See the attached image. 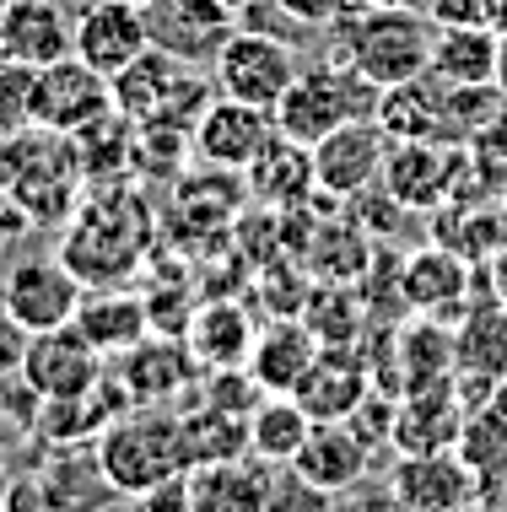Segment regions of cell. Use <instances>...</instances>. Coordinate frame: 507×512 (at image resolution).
Listing matches in <instances>:
<instances>
[{
  "instance_id": "obj_23",
  "label": "cell",
  "mask_w": 507,
  "mask_h": 512,
  "mask_svg": "<svg viewBox=\"0 0 507 512\" xmlns=\"http://www.w3.org/2000/svg\"><path fill=\"white\" fill-rule=\"evenodd\" d=\"M184 480H189V502H195V512H265L270 486H276V464L243 453V459L195 464Z\"/></svg>"
},
{
  "instance_id": "obj_41",
  "label": "cell",
  "mask_w": 507,
  "mask_h": 512,
  "mask_svg": "<svg viewBox=\"0 0 507 512\" xmlns=\"http://www.w3.org/2000/svg\"><path fill=\"white\" fill-rule=\"evenodd\" d=\"M27 232H33V216H27L22 205L11 200L6 189H0V248H6V243H17V238H27Z\"/></svg>"
},
{
  "instance_id": "obj_42",
  "label": "cell",
  "mask_w": 507,
  "mask_h": 512,
  "mask_svg": "<svg viewBox=\"0 0 507 512\" xmlns=\"http://www.w3.org/2000/svg\"><path fill=\"white\" fill-rule=\"evenodd\" d=\"M486 27L497 38H507V0H486Z\"/></svg>"
},
{
  "instance_id": "obj_40",
  "label": "cell",
  "mask_w": 507,
  "mask_h": 512,
  "mask_svg": "<svg viewBox=\"0 0 507 512\" xmlns=\"http://www.w3.org/2000/svg\"><path fill=\"white\" fill-rule=\"evenodd\" d=\"M432 27H475L486 22V0H427Z\"/></svg>"
},
{
  "instance_id": "obj_24",
  "label": "cell",
  "mask_w": 507,
  "mask_h": 512,
  "mask_svg": "<svg viewBox=\"0 0 507 512\" xmlns=\"http://www.w3.org/2000/svg\"><path fill=\"white\" fill-rule=\"evenodd\" d=\"M367 464H373V448L351 432V421H313V432L303 437V448H297V459L286 469H297L313 486L346 496L351 486H362Z\"/></svg>"
},
{
  "instance_id": "obj_16",
  "label": "cell",
  "mask_w": 507,
  "mask_h": 512,
  "mask_svg": "<svg viewBox=\"0 0 507 512\" xmlns=\"http://www.w3.org/2000/svg\"><path fill=\"white\" fill-rule=\"evenodd\" d=\"M464 415H470V405H464L454 378L400 394L394 399V459L400 453H448L464 432Z\"/></svg>"
},
{
  "instance_id": "obj_4",
  "label": "cell",
  "mask_w": 507,
  "mask_h": 512,
  "mask_svg": "<svg viewBox=\"0 0 507 512\" xmlns=\"http://www.w3.org/2000/svg\"><path fill=\"white\" fill-rule=\"evenodd\" d=\"M98 459L108 469L119 496L152 491L162 480L189 475V448H184V415L173 405H135L98 437Z\"/></svg>"
},
{
  "instance_id": "obj_12",
  "label": "cell",
  "mask_w": 507,
  "mask_h": 512,
  "mask_svg": "<svg viewBox=\"0 0 507 512\" xmlns=\"http://www.w3.org/2000/svg\"><path fill=\"white\" fill-rule=\"evenodd\" d=\"M389 135H383L378 119H351L340 124L335 135H324L313 146V184L319 195H335V200H356L378 184L383 173V157H389Z\"/></svg>"
},
{
  "instance_id": "obj_50",
  "label": "cell",
  "mask_w": 507,
  "mask_h": 512,
  "mask_svg": "<svg viewBox=\"0 0 507 512\" xmlns=\"http://www.w3.org/2000/svg\"><path fill=\"white\" fill-rule=\"evenodd\" d=\"M130 6H152V0H130Z\"/></svg>"
},
{
  "instance_id": "obj_35",
  "label": "cell",
  "mask_w": 507,
  "mask_h": 512,
  "mask_svg": "<svg viewBox=\"0 0 507 512\" xmlns=\"http://www.w3.org/2000/svg\"><path fill=\"white\" fill-rule=\"evenodd\" d=\"M265 512H340V507H335V491L313 486V480H303V475L292 469V475H276Z\"/></svg>"
},
{
  "instance_id": "obj_36",
  "label": "cell",
  "mask_w": 507,
  "mask_h": 512,
  "mask_svg": "<svg viewBox=\"0 0 507 512\" xmlns=\"http://www.w3.org/2000/svg\"><path fill=\"white\" fill-rule=\"evenodd\" d=\"M356 6H362V0H276V11L297 27H335Z\"/></svg>"
},
{
  "instance_id": "obj_18",
  "label": "cell",
  "mask_w": 507,
  "mask_h": 512,
  "mask_svg": "<svg viewBox=\"0 0 507 512\" xmlns=\"http://www.w3.org/2000/svg\"><path fill=\"white\" fill-rule=\"evenodd\" d=\"M114 372L125 378L135 405H178L200 378V362L189 356L184 335H146L125 356H114Z\"/></svg>"
},
{
  "instance_id": "obj_13",
  "label": "cell",
  "mask_w": 507,
  "mask_h": 512,
  "mask_svg": "<svg viewBox=\"0 0 507 512\" xmlns=\"http://www.w3.org/2000/svg\"><path fill=\"white\" fill-rule=\"evenodd\" d=\"M276 135V114L238 98H211L195 119V157L205 168L222 173H249V162L270 146Z\"/></svg>"
},
{
  "instance_id": "obj_31",
  "label": "cell",
  "mask_w": 507,
  "mask_h": 512,
  "mask_svg": "<svg viewBox=\"0 0 507 512\" xmlns=\"http://www.w3.org/2000/svg\"><path fill=\"white\" fill-rule=\"evenodd\" d=\"M308 432H313V421L292 394H265L249 410V453L265 464H276V469L297 459V448H303Z\"/></svg>"
},
{
  "instance_id": "obj_8",
  "label": "cell",
  "mask_w": 507,
  "mask_h": 512,
  "mask_svg": "<svg viewBox=\"0 0 507 512\" xmlns=\"http://www.w3.org/2000/svg\"><path fill=\"white\" fill-rule=\"evenodd\" d=\"M81 275L65 265L60 254L54 259H17L6 275H0V302L6 313L17 318L27 335H44V329H65L81 308Z\"/></svg>"
},
{
  "instance_id": "obj_21",
  "label": "cell",
  "mask_w": 507,
  "mask_h": 512,
  "mask_svg": "<svg viewBox=\"0 0 507 512\" xmlns=\"http://www.w3.org/2000/svg\"><path fill=\"white\" fill-rule=\"evenodd\" d=\"M76 38V22L54 0H0V54L17 65H44L65 60Z\"/></svg>"
},
{
  "instance_id": "obj_9",
  "label": "cell",
  "mask_w": 507,
  "mask_h": 512,
  "mask_svg": "<svg viewBox=\"0 0 507 512\" xmlns=\"http://www.w3.org/2000/svg\"><path fill=\"white\" fill-rule=\"evenodd\" d=\"M103 114H114V81L103 71H92L87 60L65 54L38 71L33 81V124H44L54 135H81L87 124H98Z\"/></svg>"
},
{
  "instance_id": "obj_47",
  "label": "cell",
  "mask_w": 507,
  "mask_h": 512,
  "mask_svg": "<svg viewBox=\"0 0 507 512\" xmlns=\"http://www.w3.org/2000/svg\"><path fill=\"white\" fill-rule=\"evenodd\" d=\"M222 6L232 11V17H243V11H249V6H254V0H222Z\"/></svg>"
},
{
  "instance_id": "obj_11",
  "label": "cell",
  "mask_w": 507,
  "mask_h": 512,
  "mask_svg": "<svg viewBox=\"0 0 507 512\" xmlns=\"http://www.w3.org/2000/svg\"><path fill=\"white\" fill-rule=\"evenodd\" d=\"M141 11H146L152 49L173 54L184 65H200V71H211V60L238 33V17H232L222 0H152Z\"/></svg>"
},
{
  "instance_id": "obj_25",
  "label": "cell",
  "mask_w": 507,
  "mask_h": 512,
  "mask_svg": "<svg viewBox=\"0 0 507 512\" xmlns=\"http://www.w3.org/2000/svg\"><path fill=\"white\" fill-rule=\"evenodd\" d=\"M71 324L114 362V356H125L130 345L152 335V308H146V297L125 292V286H87Z\"/></svg>"
},
{
  "instance_id": "obj_44",
  "label": "cell",
  "mask_w": 507,
  "mask_h": 512,
  "mask_svg": "<svg viewBox=\"0 0 507 512\" xmlns=\"http://www.w3.org/2000/svg\"><path fill=\"white\" fill-rule=\"evenodd\" d=\"M367 6H400V11H427V0H367Z\"/></svg>"
},
{
  "instance_id": "obj_38",
  "label": "cell",
  "mask_w": 507,
  "mask_h": 512,
  "mask_svg": "<svg viewBox=\"0 0 507 512\" xmlns=\"http://www.w3.org/2000/svg\"><path fill=\"white\" fill-rule=\"evenodd\" d=\"M0 512H65L60 502L49 496V486L38 475H17L11 480V491H6V507Z\"/></svg>"
},
{
  "instance_id": "obj_43",
  "label": "cell",
  "mask_w": 507,
  "mask_h": 512,
  "mask_svg": "<svg viewBox=\"0 0 507 512\" xmlns=\"http://www.w3.org/2000/svg\"><path fill=\"white\" fill-rule=\"evenodd\" d=\"M491 297L507 302V248H502L497 259H491Z\"/></svg>"
},
{
  "instance_id": "obj_30",
  "label": "cell",
  "mask_w": 507,
  "mask_h": 512,
  "mask_svg": "<svg viewBox=\"0 0 507 512\" xmlns=\"http://www.w3.org/2000/svg\"><path fill=\"white\" fill-rule=\"evenodd\" d=\"M249 195L254 200H265V205H297V200H308L313 189V146L303 141H286V135L276 130L270 135V146L259 151V157L249 162Z\"/></svg>"
},
{
  "instance_id": "obj_45",
  "label": "cell",
  "mask_w": 507,
  "mask_h": 512,
  "mask_svg": "<svg viewBox=\"0 0 507 512\" xmlns=\"http://www.w3.org/2000/svg\"><path fill=\"white\" fill-rule=\"evenodd\" d=\"M497 87L507 92V38H502V49H497Z\"/></svg>"
},
{
  "instance_id": "obj_1",
  "label": "cell",
  "mask_w": 507,
  "mask_h": 512,
  "mask_svg": "<svg viewBox=\"0 0 507 512\" xmlns=\"http://www.w3.org/2000/svg\"><path fill=\"white\" fill-rule=\"evenodd\" d=\"M157 238V211L130 184H87V200L65 221L60 259L81 275V286H119L146 265Z\"/></svg>"
},
{
  "instance_id": "obj_14",
  "label": "cell",
  "mask_w": 507,
  "mask_h": 512,
  "mask_svg": "<svg viewBox=\"0 0 507 512\" xmlns=\"http://www.w3.org/2000/svg\"><path fill=\"white\" fill-rule=\"evenodd\" d=\"M389 502L400 512H454L464 502H481L475 469L448 453H400L389 469Z\"/></svg>"
},
{
  "instance_id": "obj_29",
  "label": "cell",
  "mask_w": 507,
  "mask_h": 512,
  "mask_svg": "<svg viewBox=\"0 0 507 512\" xmlns=\"http://www.w3.org/2000/svg\"><path fill=\"white\" fill-rule=\"evenodd\" d=\"M497 49H502V38L491 33L486 22H475V27H437L427 71L437 81H448V87H481V81H497Z\"/></svg>"
},
{
  "instance_id": "obj_37",
  "label": "cell",
  "mask_w": 507,
  "mask_h": 512,
  "mask_svg": "<svg viewBox=\"0 0 507 512\" xmlns=\"http://www.w3.org/2000/svg\"><path fill=\"white\" fill-rule=\"evenodd\" d=\"M125 512H195V502H189V480H162V486L152 491H135L125 496Z\"/></svg>"
},
{
  "instance_id": "obj_26",
  "label": "cell",
  "mask_w": 507,
  "mask_h": 512,
  "mask_svg": "<svg viewBox=\"0 0 507 512\" xmlns=\"http://www.w3.org/2000/svg\"><path fill=\"white\" fill-rule=\"evenodd\" d=\"M38 480L49 486V496L60 502L65 512H103L119 502L114 480H108V469L98 459V442H81V448H54L44 469H38Z\"/></svg>"
},
{
  "instance_id": "obj_46",
  "label": "cell",
  "mask_w": 507,
  "mask_h": 512,
  "mask_svg": "<svg viewBox=\"0 0 507 512\" xmlns=\"http://www.w3.org/2000/svg\"><path fill=\"white\" fill-rule=\"evenodd\" d=\"M11 480H17V475H11V469H6V459H0V507H6V491H11Z\"/></svg>"
},
{
  "instance_id": "obj_20",
  "label": "cell",
  "mask_w": 507,
  "mask_h": 512,
  "mask_svg": "<svg viewBox=\"0 0 507 512\" xmlns=\"http://www.w3.org/2000/svg\"><path fill=\"white\" fill-rule=\"evenodd\" d=\"M373 119L383 124L389 141H454V119H448V81H437L432 71L394 81L378 92Z\"/></svg>"
},
{
  "instance_id": "obj_10",
  "label": "cell",
  "mask_w": 507,
  "mask_h": 512,
  "mask_svg": "<svg viewBox=\"0 0 507 512\" xmlns=\"http://www.w3.org/2000/svg\"><path fill=\"white\" fill-rule=\"evenodd\" d=\"M22 378L38 399H76V394H92L108 378V356L76 324L44 329V335L27 340Z\"/></svg>"
},
{
  "instance_id": "obj_27",
  "label": "cell",
  "mask_w": 507,
  "mask_h": 512,
  "mask_svg": "<svg viewBox=\"0 0 507 512\" xmlns=\"http://www.w3.org/2000/svg\"><path fill=\"white\" fill-rule=\"evenodd\" d=\"M454 372L507 383V302L502 297L464 308V318L454 324Z\"/></svg>"
},
{
  "instance_id": "obj_19",
  "label": "cell",
  "mask_w": 507,
  "mask_h": 512,
  "mask_svg": "<svg viewBox=\"0 0 507 512\" xmlns=\"http://www.w3.org/2000/svg\"><path fill=\"white\" fill-rule=\"evenodd\" d=\"M400 302L410 313H432L443 324H459L464 308H470V259L443 243L416 248L400 265Z\"/></svg>"
},
{
  "instance_id": "obj_3",
  "label": "cell",
  "mask_w": 507,
  "mask_h": 512,
  "mask_svg": "<svg viewBox=\"0 0 507 512\" xmlns=\"http://www.w3.org/2000/svg\"><path fill=\"white\" fill-rule=\"evenodd\" d=\"M432 17L427 11H400V6H356L335 22V54L373 87H394L432 65Z\"/></svg>"
},
{
  "instance_id": "obj_34",
  "label": "cell",
  "mask_w": 507,
  "mask_h": 512,
  "mask_svg": "<svg viewBox=\"0 0 507 512\" xmlns=\"http://www.w3.org/2000/svg\"><path fill=\"white\" fill-rule=\"evenodd\" d=\"M33 65H17L0 54V135H17L33 124Z\"/></svg>"
},
{
  "instance_id": "obj_5",
  "label": "cell",
  "mask_w": 507,
  "mask_h": 512,
  "mask_svg": "<svg viewBox=\"0 0 507 512\" xmlns=\"http://www.w3.org/2000/svg\"><path fill=\"white\" fill-rule=\"evenodd\" d=\"M378 108V87L362 81L346 60H303L297 81L286 87V98L276 103V130L286 141L319 146L324 135H335L351 119H373Z\"/></svg>"
},
{
  "instance_id": "obj_48",
  "label": "cell",
  "mask_w": 507,
  "mask_h": 512,
  "mask_svg": "<svg viewBox=\"0 0 507 512\" xmlns=\"http://www.w3.org/2000/svg\"><path fill=\"white\" fill-rule=\"evenodd\" d=\"M454 512H491V507H481V502H464V507H454Z\"/></svg>"
},
{
  "instance_id": "obj_49",
  "label": "cell",
  "mask_w": 507,
  "mask_h": 512,
  "mask_svg": "<svg viewBox=\"0 0 507 512\" xmlns=\"http://www.w3.org/2000/svg\"><path fill=\"white\" fill-rule=\"evenodd\" d=\"M497 405H502V410H507V383H502V394H497Z\"/></svg>"
},
{
  "instance_id": "obj_22",
  "label": "cell",
  "mask_w": 507,
  "mask_h": 512,
  "mask_svg": "<svg viewBox=\"0 0 507 512\" xmlns=\"http://www.w3.org/2000/svg\"><path fill=\"white\" fill-rule=\"evenodd\" d=\"M259 340V324L249 318V308L232 297L200 302L184 324V345L200 362V372H227V367H249V351Z\"/></svg>"
},
{
  "instance_id": "obj_32",
  "label": "cell",
  "mask_w": 507,
  "mask_h": 512,
  "mask_svg": "<svg viewBox=\"0 0 507 512\" xmlns=\"http://www.w3.org/2000/svg\"><path fill=\"white\" fill-rule=\"evenodd\" d=\"M454 453L475 469L481 491H507V410L497 399L464 415V432L454 442Z\"/></svg>"
},
{
  "instance_id": "obj_15",
  "label": "cell",
  "mask_w": 507,
  "mask_h": 512,
  "mask_svg": "<svg viewBox=\"0 0 507 512\" xmlns=\"http://www.w3.org/2000/svg\"><path fill=\"white\" fill-rule=\"evenodd\" d=\"M367 394H373V367L356 345H319L313 367L292 389V399L308 410V421H351Z\"/></svg>"
},
{
  "instance_id": "obj_2",
  "label": "cell",
  "mask_w": 507,
  "mask_h": 512,
  "mask_svg": "<svg viewBox=\"0 0 507 512\" xmlns=\"http://www.w3.org/2000/svg\"><path fill=\"white\" fill-rule=\"evenodd\" d=\"M0 189L33 216V227H65L87 200V168H81L76 141L44 124L0 135Z\"/></svg>"
},
{
  "instance_id": "obj_17",
  "label": "cell",
  "mask_w": 507,
  "mask_h": 512,
  "mask_svg": "<svg viewBox=\"0 0 507 512\" xmlns=\"http://www.w3.org/2000/svg\"><path fill=\"white\" fill-rule=\"evenodd\" d=\"M152 49V33H146V11L130 6V0H98L76 17V38H71V54L87 60L92 71H103L114 81L135 54Z\"/></svg>"
},
{
  "instance_id": "obj_33",
  "label": "cell",
  "mask_w": 507,
  "mask_h": 512,
  "mask_svg": "<svg viewBox=\"0 0 507 512\" xmlns=\"http://www.w3.org/2000/svg\"><path fill=\"white\" fill-rule=\"evenodd\" d=\"M184 415V448H189V469L195 464H216V459H243L249 453V415H232L222 405H195L178 410Z\"/></svg>"
},
{
  "instance_id": "obj_39",
  "label": "cell",
  "mask_w": 507,
  "mask_h": 512,
  "mask_svg": "<svg viewBox=\"0 0 507 512\" xmlns=\"http://www.w3.org/2000/svg\"><path fill=\"white\" fill-rule=\"evenodd\" d=\"M27 340H33V335H27L17 318L6 313V302H0V378H17V372H22Z\"/></svg>"
},
{
  "instance_id": "obj_7",
  "label": "cell",
  "mask_w": 507,
  "mask_h": 512,
  "mask_svg": "<svg viewBox=\"0 0 507 512\" xmlns=\"http://www.w3.org/2000/svg\"><path fill=\"white\" fill-rule=\"evenodd\" d=\"M303 60L286 38L265 33V27H238L227 38V49L211 60V81L222 98H238V103H254V108H270L286 98V87L297 81Z\"/></svg>"
},
{
  "instance_id": "obj_6",
  "label": "cell",
  "mask_w": 507,
  "mask_h": 512,
  "mask_svg": "<svg viewBox=\"0 0 507 512\" xmlns=\"http://www.w3.org/2000/svg\"><path fill=\"white\" fill-rule=\"evenodd\" d=\"M475 178L470 146L459 141H394L383 157L378 189L400 211H443L454 200H470L464 184Z\"/></svg>"
},
{
  "instance_id": "obj_28",
  "label": "cell",
  "mask_w": 507,
  "mask_h": 512,
  "mask_svg": "<svg viewBox=\"0 0 507 512\" xmlns=\"http://www.w3.org/2000/svg\"><path fill=\"white\" fill-rule=\"evenodd\" d=\"M313 356H319L313 329L303 318H281V324L259 329V340L249 351V372L265 394H292L297 383H303V372L313 367Z\"/></svg>"
}]
</instances>
